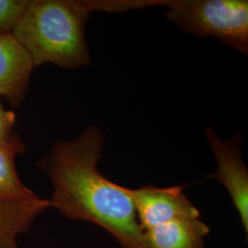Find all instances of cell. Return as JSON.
I'll return each mask as SVG.
<instances>
[{"label":"cell","instance_id":"cell-2","mask_svg":"<svg viewBox=\"0 0 248 248\" xmlns=\"http://www.w3.org/2000/svg\"><path fill=\"white\" fill-rule=\"evenodd\" d=\"M91 11L92 0H29L12 34L34 66L54 63L77 69L91 61L85 38Z\"/></svg>","mask_w":248,"mask_h":248},{"label":"cell","instance_id":"cell-10","mask_svg":"<svg viewBox=\"0 0 248 248\" xmlns=\"http://www.w3.org/2000/svg\"><path fill=\"white\" fill-rule=\"evenodd\" d=\"M29 0H0V34L13 32Z\"/></svg>","mask_w":248,"mask_h":248},{"label":"cell","instance_id":"cell-8","mask_svg":"<svg viewBox=\"0 0 248 248\" xmlns=\"http://www.w3.org/2000/svg\"><path fill=\"white\" fill-rule=\"evenodd\" d=\"M209 226L200 219H184L161 224L144 232L150 248H203Z\"/></svg>","mask_w":248,"mask_h":248},{"label":"cell","instance_id":"cell-3","mask_svg":"<svg viewBox=\"0 0 248 248\" xmlns=\"http://www.w3.org/2000/svg\"><path fill=\"white\" fill-rule=\"evenodd\" d=\"M166 17L189 34L213 37L248 54L247 0H171Z\"/></svg>","mask_w":248,"mask_h":248},{"label":"cell","instance_id":"cell-1","mask_svg":"<svg viewBox=\"0 0 248 248\" xmlns=\"http://www.w3.org/2000/svg\"><path fill=\"white\" fill-rule=\"evenodd\" d=\"M104 141L105 134L91 126L75 139L56 142L39 160L53 184L50 207L68 219L102 227L122 248H150L126 187L98 170Z\"/></svg>","mask_w":248,"mask_h":248},{"label":"cell","instance_id":"cell-4","mask_svg":"<svg viewBox=\"0 0 248 248\" xmlns=\"http://www.w3.org/2000/svg\"><path fill=\"white\" fill-rule=\"evenodd\" d=\"M185 186L126 187L143 232L176 220L200 219L201 213L184 193Z\"/></svg>","mask_w":248,"mask_h":248},{"label":"cell","instance_id":"cell-6","mask_svg":"<svg viewBox=\"0 0 248 248\" xmlns=\"http://www.w3.org/2000/svg\"><path fill=\"white\" fill-rule=\"evenodd\" d=\"M34 67L26 49L12 33L0 34V96L18 108L26 96Z\"/></svg>","mask_w":248,"mask_h":248},{"label":"cell","instance_id":"cell-9","mask_svg":"<svg viewBox=\"0 0 248 248\" xmlns=\"http://www.w3.org/2000/svg\"><path fill=\"white\" fill-rule=\"evenodd\" d=\"M24 151V143L16 133L0 141V200L18 201L38 197L18 177L15 161L17 155Z\"/></svg>","mask_w":248,"mask_h":248},{"label":"cell","instance_id":"cell-5","mask_svg":"<svg viewBox=\"0 0 248 248\" xmlns=\"http://www.w3.org/2000/svg\"><path fill=\"white\" fill-rule=\"evenodd\" d=\"M206 138L212 147L217 170L212 174L226 187L233 206L239 213L242 225L248 233V171L240 152V136L222 141L209 127L205 131Z\"/></svg>","mask_w":248,"mask_h":248},{"label":"cell","instance_id":"cell-7","mask_svg":"<svg viewBox=\"0 0 248 248\" xmlns=\"http://www.w3.org/2000/svg\"><path fill=\"white\" fill-rule=\"evenodd\" d=\"M49 207V201L39 196L30 200H0V248H18V235L29 230Z\"/></svg>","mask_w":248,"mask_h":248},{"label":"cell","instance_id":"cell-11","mask_svg":"<svg viewBox=\"0 0 248 248\" xmlns=\"http://www.w3.org/2000/svg\"><path fill=\"white\" fill-rule=\"evenodd\" d=\"M16 122V114L11 110H6L0 101V141L9 139Z\"/></svg>","mask_w":248,"mask_h":248}]
</instances>
